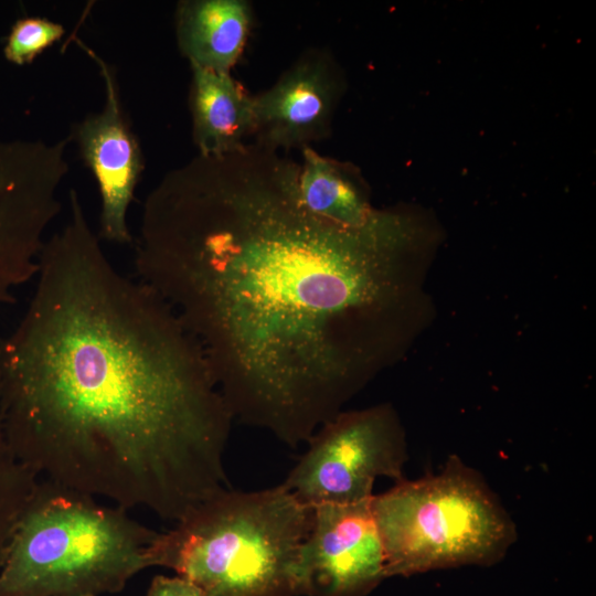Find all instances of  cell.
I'll list each match as a JSON object with an SVG mask.
<instances>
[{
  "mask_svg": "<svg viewBox=\"0 0 596 596\" xmlns=\"http://www.w3.org/2000/svg\"><path fill=\"white\" fill-rule=\"evenodd\" d=\"M298 170L259 141L199 155L146 198L134 260L201 345L233 418L291 447L405 350L438 236L411 207L328 221L300 201Z\"/></svg>",
  "mask_w": 596,
  "mask_h": 596,
  "instance_id": "6da1fadb",
  "label": "cell"
},
{
  "mask_svg": "<svg viewBox=\"0 0 596 596\" xmlns=\"http://www.w3.org/2000/svg\"><path fill=\"white\" fill-rule=\"evenodd\" d=\"M0 341L8 445L38 478L178 522L231 488L233 416L174 310L104 253L78 194Z\"/></svg>",
  "mask_w": 596,
  "mask_h": 596,
  "instance_id": "7a4b0ae2",
  "label": "cell"
},
{
  "mask_svg": "<svg viewBox=\"0 0 596 596\" xmlns=\"http://www.w3.org/2000/svg\"><path fill=\"white\" fill-rule=\"evenodd\" d=\"M312 507L283 483L223 489L149 547L151 566L170 568L204 596H298L297 563Z\"/></svg>",
  "mask_w": 596,
  "mask_h": 596,
  "instance_id": "3957f363",
  "label": "cell"
},
{
  "mask_svg": "<svg viewBox=\"0 0 596 596\" xmlns=\"http://www.w3.org/2000/svg\"><path fill=\"white\" fill-rule=\"evenodd\" d=\"M158 532L120 505L38 479L12 529L0 596H99L151 567Z\"/></svg>",
  "mask_w": 596,
  "mask_h": 596,
  "instance_id": "277c9868",
  "label": "cell"
},
{
  "mask_svg": "<svg viewBox=\"0 0 596 596\" xmlns=\"http://www.w3.org/2000/svg\"><path fill=\"white\" fill-rule=\"evenodd\" d=\"M372 512L383 542L387 577L504 557L517 528L482 476L450 456L437 473L403 479L373 494Z\"/></svg>",
  "mask_w": 596,
  "mask_h": 596,
  "instance_id": "5b68a950",
  "label": "cell"
},
{
  "mask_svg": "<svg viewBox=\"0 0 596 596\" xmlns=\"http://www.w3.org/2000/svg\"><path fill=\"white\" fill-rule=\"evenodd\" d=\"M307 443L283 486L309 507L365 501L376 478L404 479L406 436L390 404L341 411Z\"/></svg>",
  "mask_w": 596,
  "mask_h": 596,
  "instance_id": "8992f818",
  "label": "cell"
},
{
  "mask_svg": "<svg viewBox=\"0 0 596 596\" xmlns=\"http://www.w3.org/2000/svg\"><path fill=\"white\" fill-rule=\"evenodd\" d=\"M70 171L61 141H0V305L34 278Z\"/></svg>",
  "mask_w": 596,
  "mask_h": 596,
  "instance_id": "52a82bcc",
  "label": "cell"
},
{
  "mask_svg": "<svg viewBox=\"0 0 596 596\" xmlns=\"http://www.w3.org/2000/svg\"><path fill=\"white\" fill-rule=\"evenodd\" d=\"M371 499L312 507L298 555V596H365L387 577Z\"/></svg>",
  "mask_w": 596,
  "mask_h": 596,
  "instance_id": "ba28073f",
  "label": "cell"
},
{
  "mask_svg": "<svg viewBox=\"0 0 596 596\" xmlns=\"http://www.w3.org/2000/svg\"><path fill=\"white\" fill-rule=\"evenodd\" d=\"M105 83V105L78 123L72 138L91 168L100 194L98 237L115 244H131L128 211L143 169L141 150L120 103L110 66L88 47Z\"/></svg>",
  "mask_w": 596,
  "mask_h": 596,
  "instance_id": "9c48e42d",
  "label": "cell"
},
{
  "mask_svg": "<svg viewBox=\"0 0 596 596\" xmlns=\"http://www.w3.org/2000/svg\"><path fill=\"white\" fill-rule=\"evenodd\" d=\"M333 58L310 52L252 97L257 141L288 151L324 138L343 91Z\"/></svg>",
  "mask_w": 596,
  "mask_h": 596,
  "instance_id": "30bf717a",
  "label": "cell"
},
{
  "mask_svg": "<svg viewBox=\"0 0 596 596\" xmlns=\"http://www.w3.org/2000/svg\"><path fill=\"white\" fill-rule=\"evenodd\" d=\"M251 25L252 9L244 0H185L177 7L178 45L191 66L230 73Z\"/></svg>",
  "mask_w": 596,
  "mask_h": 596,
  "instance_id": "8fae6325",
  "label": "cell"
},
{
  "mask_svg": "<svg viewBox=\"0 0 596 596\" xmlns=\"http://www.w3.org/2000/svg\"><path fill=\"white\" fill-rule=\"evenodd\" d=\"M190 105L193 141L200 156L240 150L255 134L253 99L230 73L191 66Z\"/></svg>",
  "mask_w": 596,
  "mask_h": 596,
  "instance_id": "7c38bea8",
  "label": "cell"
},
{
  "mask_svg": "<svg viewBox=\"0 0 596 596\" xmlns=\"http://www.w3.org/2000/svg\"><path fill=\"white\" fill-rule=\"evenodd\" d=\"M297 190L302 204L312 213L340 225L359 227L369 223L379 209L371 204L369 187L360 171L301 148Z\"/></svg>",
  "mask_w": 596,
  "mask_h": 596,
  "instance_id": "4fadbf2b",
  "label": "cell"
},
{
  "mask_svg": "<svg viewBox=\"0 0 596 596\" xmlns=\"http://www.w3.org/2000/svg\"><path fill=\"white\" fill-rule=\"evenodd\" d=\"M38 479L12 454L0 413V567L12 529Z\"/></svg>",
  "mask_w": 596,
  "mask_h": 596,
  "instance_id": "5bb4252c",
  "label": "cell"
},
{
  "mask_svg": "<svg viewBox=\"0 0 596 596\" xmlns=\"http://www.w3.org/2000/svg\"><path fill=\"white\" fill-rule=\"evenodd\" d=\"M65 33L62 24L42 19L25 18L15 22L4 46L7 60L23 65L34 60Z\"/></svg>",
  "mask_w": 596,
  "mask_h": 596,
  "instance_id": "9a60e30c",
  "label": "cell"
},
{
  "mask_svg": "<svg viewBox=\"0 0 596 596\" xmlns=\"http://www.w3.org/2000/svg\"><path fill=\"white\" fill-rule=\"evenodd\" d=\"M146 596H204L199 587L180 576L157 575Z\"/></svg>",
  "mask_w": 596,
  "mask_h": 596,
  "instance_id": "2e32d148",
  "label": "cell"
}]
</instances>
